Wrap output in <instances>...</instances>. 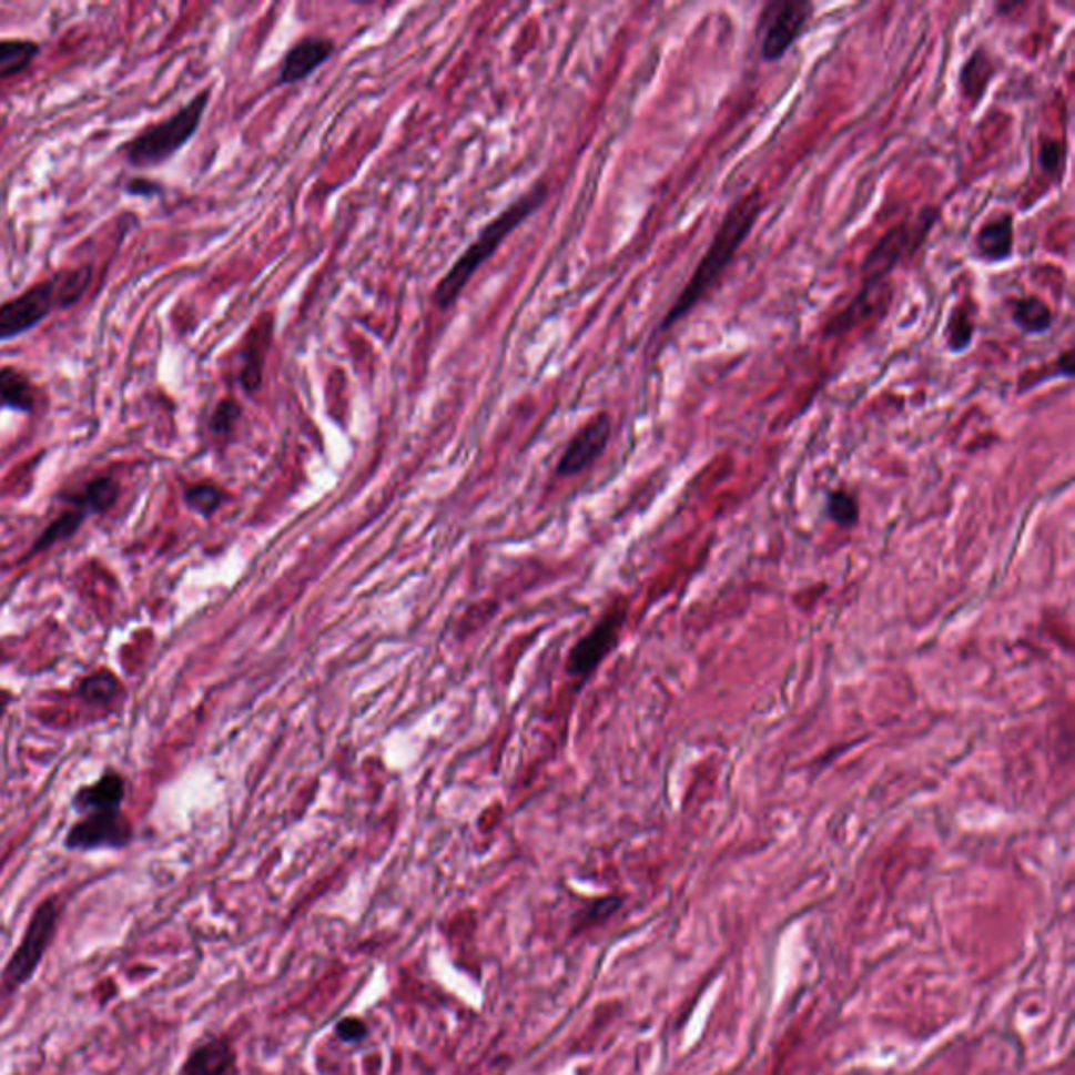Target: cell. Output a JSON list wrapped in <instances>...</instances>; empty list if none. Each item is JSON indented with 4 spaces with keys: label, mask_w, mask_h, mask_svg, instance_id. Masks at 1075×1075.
<instances>
[{
    "label": "cell",
    "mask_w": 1075,
    "mask_h": 1075,
    "mask_svg": "<svg viewBox=\"0 0 1075 1075\" xmlns=\"http://www.w3.org/2000/svg\"><path fill=\"white\" fill-rule=\"evenodd\" d=\"M994 77V63H992V58L978 49L975 51L968 61L964 63L962 68V74H960V87H962V93L973 101H978L981 95L985 93L987 89V82Z\"/></svg>",
    "instance_id": "obj_21"
},
{
    "label": "cell",
    "mask_w": 1075,
    "mask_h": 1075,
    "mask_svg": "<svg viewBox=\"0 0 1075 1075\" xmlns=\"http://www.w3.org/2000/svg\"><path fill=\"white\" fill-rule=\"evenodd\" d=\"M929 213V211H926ZM920 216L919 225L912 223H900L891 232L880 237L879 244L872 249V253L863 263V275H865V291L879 284L882 277H886L889 272L900 263L907 251H912L922 237H926L933 223L937 221V211H931V215Z\"/></svg>",
    "instance_id": "obj_6"
},
{
    "label": "cell",
    "mask_w": 1075,
    "mask_h": 1075,
    "mask_svg": "<svg viewBox=\"0 0 1075 1075\" xmlns=\"http://www.w3.org/2000/svg\"><path fill=\"white\" fill-rule=\"evenodd\" d=\"M237 1053L225 1036L206 1037L185 1056L179 1075H235Z\"/></svg>",
    "instance_id": "obj_13"
},
{
    "label": "cell",
    "mask_w": 1075,
    "mask_h": 1075,
    "mask_svg": "<svg viewBox=\"0 0 1075 1075\" xmlns=\"http://www.w3.org/2000/svg\"><path fill=\"white\" fill-rule=\"evenodd\" d=\"M118 691H120V679L110 670H99L95 675H89L87 679H82L79 687L82 702L91 706L112 704L118 698Z\"/></svg>",
    "instance_id": "obj_22"
},
{
    "label": "cell",
    "mask_w": 1075,
    "mask_h": 1075,
    "mask_svg": "<svg viewBox=\"0 0 1075 1075\" xmlns=\"http://www.w3.org/2000/svg\"><path fill=\"white\" fill-rule=\"evenodd\" d=\"M771 11L773 18H769L761 44L764 61H778L790 51V47L801 37L807 21L811 20L815 7L811 2L797 0L773 4Z\"/></svg>",
    "instance_id": "obj_8"
},
{
    "label": "cell",
    "mask_w": 1075,
    "mask_h": 1075,
    "mask_svg": "<svg viewBox=\"0 0 1075 1075\" xmlns=\"http://www.w3.org/2000/svg\"><path fill=\"white\" fill-rule=\"evenodd\" d=\"M274 315L263 313L255 322V326L249 331V336L244 341V352H242V371H240V385L249 395H255L263 385V374H265V359L274 341Z\"/></svg>",
    "instance_id": "obj_12"
},
{
    "label": "cell",
    "mask_w": 1075,
    "mask_h": 1075,
    "mask_svg": "<svg viewBox=\"0 0 1075 1075\" xmlns=\"http://www.w3.org/2000/svg\"><path fill=\"white\" fill-rule=\"evenodd\" d=\"M240 418H242L240 402L234 397H223L209 418V429L216 437H227V435L234 433Z\"/></svg>",
    "instance_id": "obj_27"
},
{
    "label": "cell",
    "mask_w": 1075,
    "mask_h": 1075,
    "mask_svg": "<svg viewBox=\"0 0 1075 1075\" xmlns=\"http://www.w3.org/2000/svg\"><path fill=\"white\" fill-rule=\"evenodd\" d=\"M945 336H947V347L952 352L960 353L971 347L973 336H975V322H973V315L968 313L966 305H960L952 312Z\"/></svg>",
    "instance_id": "obj_24"
},
{
    "label": "cell",
    "mask_w": 1075,
    "mask_h": 1075,
    "mask_svg": "<svg viewBox=\"0 0 1075 1075\" xmlns=\"http://www.w3.org/2000/svg\"><path fill=\"white\" fill-rule=\"evenodd\" d=\"M118 494H120V486L116 479L110 475H103L84 484L77 494H68L63 498L80 513L93 515V513H105L112 509L116 505Z\"/></svg>",
    "instance_id": "obj_17"
},
{
    "label": "cell",
    "mask_w": 1075,
    "mask_h": 1075,
    "mask_svg": "<svg viewBox=\"0 0 1075 1075\" xmlns=\"http://www.w3.org/2000/svg\"><path fill=\"white\" fill-rule=\"evenodd\" d=\"M225 500L223 489L216 488L213 484H196L185 489V505L200 515H213Z\"/></svg>",
    "instance_id": "obj_26"
},
{
    "label": "cell",
    "mask_w": 1075,
    "mask_h": 1075,
    "mask_svg": "<svg viewBox=\"0 0 1075 1075\" xmlns=\"http://www.w3.org/2000/svg\"><path fill=\"white\" fill-rule=\"evenodd\" d=\"M211 103V89L200 91L175 114L143 126L138 135L120 145L122 160L135 171L158 169L175 158L197 133Z\"/></svg>",
    "instance_id": "obj_4"
},
{
    "label": "cell",
    "mask_w": 1075,
    "mask_h": 1075,
    "mask_svg": "<svg viewBox=\"0 0 1075 1075\" xmlns=\"http://www.w3.org/2000/svg\"><path fill=\"white\" fill-rule=\"evenodd\" d=\"M84 519H87V515L80 513V510H65L63 515H59L58 519L49 528L40 534V538L34 542L30 555H39V552L47 550V548L55 547L61 540L72 538L79 531Z\"/></svg>",
    "instance_id": "obj_23"
},
{
    "label": "cell",
    "mask_w": 1075,
    "mask_h": 1075,
    "mask_svg": "<svg viewBox=\"0 0 1075 1075\" xmlns=\"http://www.w3.org/2000/svg\"><path fill=\"white\" fill-rule=\"evenodd\" d=\"M63 903L58 895L40 901L21 935L20 945L0 971V996H13L39 973L40 964L58 937Z\"/></svg>",
    "instance_id": "obj_5"
},
{
    "label": "cell",
    "mask_w": 1075,
    "mask_h": 1075,
    "mask_svg": "<svg viewBox=\"0 0 1075 1075\" xmlns=\"http://www.w3.org/2000/svg\"><path fill=\"white\" fill-rule=\"evenodd\" d=\"M336 51L334 40L326 37H303L286 51L280 65L277 84H296L315 74Z\"/></svg>",
    "instance_id": "obj_11"
},
{
    "label": "cell",
    "mask_w": 1075,
    "mask_h": 1075,
    "mask_svg": "<svg viewBox=\"0 0 1075 1075\" xmlns=\"http://www.w3.org/2000/svg\"><path fill=\"white\" fill-rule=\"evenodd\" d=\"M547 196L548 185L540 181L526 194H521L515 202H510L500 215L494 216L488 225L479 232V235L473 240L469 249L456 258L450 272L439 280V284L435 286V293H433V303L439 310H450L452 305L456 303V298L467 288L470 277L479 272V267L484 263H488L489 258L496 255V251L503 246V242L526 219L534 215L547 202Z\"/></svg>",
    "instance_id": "obj_3"
},
{
    "label": "cell",
    "mask_w": 1075,
    "mask_h": 1075,
    "mask_svg": "<svg viewBox=\"0 0 1075 1075\" xmlns=\"http://www.w3.org/2000/svg\"><path fill=\"white\" fill-rule=\"evenodd\" d=\"M39 404V389L30 374L18 366H0V408L32 414Z\"/></svg>",
    "instance_id": "obj_15"
},
{
    "label": "cell",
    "mask_w": 1075,
    "mask_h": 1075,
    "mask_svg": "<svg viewBox=\"0 0 1075 1075\" xmlns=\"http://www.w3.org/2000/svg\"><path fill=\"white\" fill-rule=\"evenodd\" d=\"M1015 249V219L1013 215H1004L990 221L981 227L977 235L978 255L985 261L1000 263L1013 255Z\"/></svg>",
    "instance_id": "obj_16"
},
{
    "label": "cell",
    "mask_w": 1075,
    "mask_h": 1075,
    "mask_svg": "<svg viewBox=\"0 0 1075 1075\" xmlns=\"http://www.w3.org/2000/svg\"><path fill=\"white\" fill-rule=\"evenodd\" d=\"M1013 320L1027 334H1042L1053 326V312L1039 296H1023L1013 301Z\"/></svg>",
    "instance_id": "obj_19"
},
{
    "label": "cell",
    "mask_w": 1075,
    "mask_h": 1075,
    "mask_svg": "<svg viewBox=\"0 0 1075 1075\" xmlns=\"http://www.w3.org/2000/svg\"><path fill=\"white\" fill-rule=\"evenodd\" d=\"M93 280L95 270L91 263L61 267L28 286L23 293L0 303V343L20 338L39 328L49 315L79 305L82 296L89 293Z\"/></svg>",
    "instance_id": "obj_1"
},
{
    "label": "cell",
    "mask_w": 1075,
    "mask_h": 1075,
    "mask_svg": "<svg viewBox=\"0 0 1075 1075\" xmlns=\"http://www.w3.org/2000/svg\"><path fill=\"white\" fill-rule=\"evenodd\" d=\"M334 1036L343 1044L359 1046L371 1037V1025L362 1017H343L334 1025Z\"/></svg>",
    "instance_id": "obj_28"
},
{
    "label": "cell",
    "mask_w": 1075,
    "mask_h": 1075,
    "mask_svg": "<svg viewBox=\"0 0 1075 1075\" xmlns=\"http://www.w3.org/2000/svg\"><path fill=\"white\" fill-rule=\"evenodd\" d=\"M133 841V825L129 818L118 811H98L87 813L77 821L68 836V851H98V849H124Z\"/></svg>",
    "instance_id": "obj_7"
},
{
    "label": "cell",
    "mask_w": 1075,
    "mask_h": 1075,
    "mask_svg": "<svg viewBox=\"0 0 1075 1075\" xmlns=\"http://www.w3.org/2000/svg\"><path fill=\"white\" fill-rule=\"evenodd\" d=\"M828 515L842 528H853L860 519V505L846 489H834L828 496Z\"/></svg>",
    "instance_id": "obj_25"
},
{
    "label": "cell",
    "mask_w": 1075,
    "mask_h": 1075,
    "mask_svg": "<svg viewBox=\"0 0 1075 1075\" xmlns=\"http://www.w3.org/2000/svg\"><path fill=\"white\" fill-rule=\"evenodd\" d=\"M11 702H13V696L9 691L0 689V721H2V717H4V712H7V708H9Z\"/></svg>",
    "instance_id": "obj_31"
},
{
    "label": "cell",
    "mask_w": 1075,
    "mask_h": 1075,
    "mask_svg": "<svg viewBox=\"0 0 1075 1075\" xmlns=\"http://www.w3.org/2000/svg\"><path fill=\"white\" fill-rule=\"evenodd\" d=\"M126 794L124 778L116 771H105L98 782L80 788L74 797V807L82 815L98 811H118Z\"/></svg>",
    "instance_id": "obj_14"
},
{
    "label": "cell",
    "mask_w": 1075,
    "mask_h": 1075,
    "mask_svg": "<svg viewBox=\"0 0 1075 1075\" xmlns=\"http://www.w3.org/2000/svg\"><path fill=\"white\" fill-rule=\"evenodd\" d=\"M40 42L32 39L0 40V82L21 77L39 59Z\"/></svg>",
    "instance_id": "obj_18"
},
{
    "label": "cell",
    "mask_w": 1075,
    "mask_h": 1075,
    "mask_svg": "<svg viewBox=\"0 0 1075 1075\" xmlns=\"http://www.w3.org/2000/svg\"><path fill=\"white\" fill-rule=\"evenodd\" d=\"M625 609H618V611H611L599 625L595 626L587 637L582 641H578V646L571 649L569 660H567V670L576 677H587L597 666L601 665V660L616 646L620 628L625 625Z\"/></svg>",
    "instance_id": "obj_10"
},
{
    "label": "cell",
    "mask_w": 1075,
    "mask_h": 1075,
    "mask_svg": "<svg viewBox=\"0 0 1075 1075\" xmlns=\"http://www.w3.org/2000/svg\"><path fill=\"white\" fill-rule=\"evenodd\" d=\"M761 209H763V194H761L759 187L740 197L731 206V211L724 215L723 223L714 235L712 244L708 246L704 258L700 261V265L696 267L691 280L687 282L683 293L675 301L670 312L666 313L665 322L660 326L662 331L675 326L679 320H683L684 315L691 312L704 298L706 294L710 293L714 282L721 277L727 265L733 261V256L746 242V237L752 232L757 219L761 215Z\"/></svg>",
    "instance_id": "obj_2"
},
{
    "label": "cell",
    "mask_w": 1075,
    "mask_h": 1075,
    "mask_svg": "<svg viewBox=\"0 0 1075 1075\" xmlns=\"http://www.w3.org/2000/svg\"><path fill=\"white\" fill-rule=\"evenodd\" d=\"M611 437V418L609 414H597L588 420L582 429L574 435L564 456L559 458L557 473L561 477H571L588 469L606 450L607 442Z\"/></svg>",
    "instance_id": "obj_9"
},
{
    "label": "cell",
    "mask_w": 1075,
    "mask_h": 1075,
    "mask_svg": "<svg viewBox=\"0 0 1075 1075\" xmlns=\"http://www.w3.org/2000/svg\"><path fill=\"white\" fill-rule=\"evenodd\" d=\"M1065 145L1063 141L1058 139H1042V145H1039V164L1046 173H1061L1063 166H1065Z\"/></svg>",
    "instance_id": "obj_29"
},
{
    "label": "cell",
    "mask_w": 1075,
    "mask_h": 1075,
    "mask_svg": "<svg viewBox=\"0 0 1075 1075\" xmlns=\"http://www.w3.org/2000/svg\"><path fill=\"white\" fill-rule=\"evenodd\" d=\"M620 907H622V897H618V895H606V897L590 901V903H587L585 907H580L574 914V919H571V933L569 935L571 937L585 935L590 929L604 924L613 914H618Z\"/></svg>",
    "instance_id": "obj_20"
},
{
    "label": "cell",
    "mask_w": 1075,
    "mask_h": 1075,
    "mask_svg": "<svg viewBox=\"0 0 1075 1075\" xmlns=\"http://www.w3.org/2000/svg\"><path fill=\"white\" fill-rule=\"evenodd\" d=\"M122 190H124L126 196L145 197V200H152V197L164 194V185L160 181L148 179V176H133V179H129Z\"/></svg>",
    "instance_id": "obj_30"
}]
</instances>
